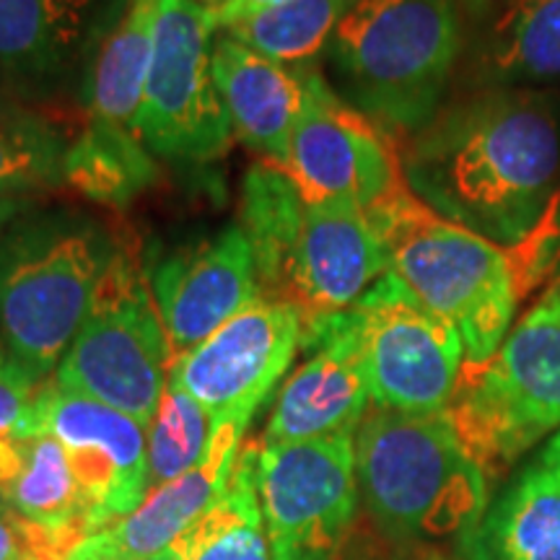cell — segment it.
I'll return each mask as SVG.
<instances>
[{"instance_id":"ab89813d","label":"cell","mask_w":560,"mask_h":560,"mask_svg":"<svg viewBox=\"0 0 560 560\" xmlns=\"http://www.w3.org/2000/svg\"><path fill=\"white\" fill-rule=\"evenodd\" d=\"M136 560H182V558L172 548H164L161 552H156V556H145V558H136Z\"/></svg>"},{"instance_id":"d6a6232c","label":"cell","mask_w":560,"mask_h":560,"mask_svg":"<svg viewBox=\"0 0 560 560\" xmlns=\"http://www.w3.org/2000/svg\"><path fill=\"white\" fill-rule=\"evenodd\" d=\"M280 3H289V0H226V3L219 5V9L208 11L210 16V24H213V30H226V26L236 24L240 19H247L252 13H260V11H268L272 5H280Z\"/></svg>"},{"instance_id":"ffe728a7","label":"cell","mask_w":560,"mask_h":560,"mask_svg":"<svg viewBox=\"0 0 560 560\" xmlns=\"http://www.w3.org/2000/svg\"><path fill=\"white\" fill-rule=\"evenodd\" d=\"M459 552L470 560H560V431L488 503Z\"/></svg>"},{"instance_id":"9a60e30c","label":"cell","mask_w":560,"mask_h":560,"mask_svg":"<svg viewBox=\"0 0 560 560\" xmlns=\"http://www.w3.org/2000/svg\"><path fill=\"white\" fill-rule=\"evenodd\" d=\"M153 301L174 355L187 353L262 296L242 226L182 244L153 265Z\"/></svg>"},{"instance_id":"e575fe53","label":"cell","mask_w":560,"mask_h":560,"mask_svg":"<svg viewBox=\"0 0 560 560\" xmlns=\"http://www.w3.org/2000/svg\"><path fill=\"white\" fill-rule=\"evenodd\" d=\"M380 560H470L462 552L457 556H450V552L431 548V545H395L392 542V550Z\"/></svg>"},{"instance_id":"f1b7e54d","label":"cell","mask_w":560,"mask_h":560,"mask_svg":"<svg viewBox=\"0 0 560 560\" xmlns=\"http://www.w3.org/2000/svg\"><path fill=\"white\" fill-rule=\"evenodd\" d=\"M215 423L198 400L166 380L156 416L145 429L149 436L151 488L170 482L198 467L210 450Z\"/></svg>"},{"instance_id":"836d02e7","label":"cell","mask_w":560,"mask_h":560,"mask_svg":"<svg viewBox=\"0 0 560 560\" xmlns=\"http://www.w3.org/2000/svg\"><path fill=\"white\" fill-rule=\"evenodd\" d=\"M21 467H24V450H21L19 441L0 439V486L11 490Z\"/></svg>"},{"instance_id":"d4e9b609","label":"cell","mask_w":560,"mask_h":560,"mask_svg":"<svg viewBox=\"0 0 560 560\" xmlns=\"http://www.w3.org/2000/svg\"><path fill=\"white\" fill-rule=\"evenodd\" d=\"M21 450L24 467L11 486L13 509L45 532L66 560L75 545L86 540L81 493L70 472L66 450L50 433L21 441Z\"/></svg>"},{"instance_id":"f35d334b","label":"cell","mask_w":560,"mask_h":560,"mask_svg":"<svg viewBox=\"0 0 560 560\" xmlns=\"http://www.w3.org/2000/svg\"><path fill=\"white\" fill-rule=\"evenodd\" d=\"M9 511H16V509H13V501H11V490L0 486V514H9Z\"/></svg>"},{"instance_id":"83f0119b","label":"cell","mask_w":560,"mask_h":560,"mask_svg":"<svg viewBox=\"0 0 560 560\" xmlns=\"http://www.w3.org/2000/svg\"><path fill=\"white\" fill-rule=\"evenodd\" d=\"M70 140L58 125L16 107L0 120V198H30L66 182Z\"/></svg>"},{"instance_id":"603a6c76","label":"cell","mask_w":560,"mask_h":560,"mask_svg":"<svg viewBox=\"0 0 560 560\" xmlns=\"http://www.w3.org/2000/svg\"><path fill=\"white\" fill-rule=\"evenodd\" d=\"M260 441L244 444L229 488L170 548L182 560H272L257 495Z\"/></svg>"},{"instance_id":"44dd1931","label":"cell","mask_w":560,"mask_h":560,"mask_svg":"<svg viewBox=\"0 0 560 560\" xmlns=\"http://www.w3.org/2000/svg\"><path fill=\"white\" fill-rule=\"evenodd\" d=\"M475 73L482 89L560 83V0H501L480 32Z\"/></svg>"},{"instance_id":"5bb4252c","label":"cell","mask_w":560,"mask_h":560,"mask_svg":"<svg viewBox=\"0 0 560 560\" xmlns=\"http://www.w3.org/2000/svg\"><path fill=\"white\" fill-rule=\"evenodd\" d=\"M389 272V255L369 210L350 202L306 206L276 296L296 306L304 325L359 304Z\"/></svg>"},{"instance_id":"7402d4cb","label":"cell","mask_w":560,"mask_h":560,"mask_svg":"<svg viewBox=\"0 0 560 560\" xmlns=\"http://www.w3.org/2000/svg\"><path fill=\"white\" fill-rule=\"evenodd\" d=\"M156 13L159 0H130L96 47L81 96L89 122L138 136V112L153 58Z\"/></svg>"},{"instance_id":"b9f144b4","label":"cell","mask_w":560,"mask_h":560,"mask_svg":"<svg viewBox=\"0 0 560 560\" xmlns=\"http://www.w3.org/2000/svg\"><path fill=\"white\" fill-rule=\"evenodd\" d=\"M19 560H55L50 556H37V552H30V556H21Z\"/></svg>"},{"instance_id":"8992f818","label":"cell","mask_w":560,"mask_h":560,"mask_svg":"<svg viewBox=\"0 0 560 560\" xmlns=\"http://www.w3.org/2000/svg\"><path fill=\"white\" fill-rule=\"evenodd\" d=\"M446 416L488 475L560 431V278L482 366L462 371Z\"/></svg>"},{"instance_id":"cb8c5ba5","label":"cell","mask_w":560,"mask_h":560,"mask_svg":"<svg viewBox=\"0 0 560 560\" xmlns=\"http://www.w3.org/2000/svg\"><path fill=\"white\" fill-rule=\"evenodd\" d=\"M159 179V164L138 136L86 122L66 153V182L83 198L125 208Z\"/></svg>"},{"instance_id":"52a82bcc","label":"cell","mask_w":560,"mask_h":560,"mask_svg":"<svg viewBox=\"0 0 560 560\" xmlns=\"http://www.w3.org/2000/svg\"><path fill=\"white\" fill-rule=\"evenodd\" d=\"M170 366L172 346L149 280L130 252L120 247L52 382L149 429L164 397Z\"/></svg>"},{"instance_id":"ac0fdd59","label":"cell","mask_w":560,"mask_h":560,"mask_svg":"<svg viewBox=\"0 0 560 560\" xmlns=\"http://www.w3.org/2000/svg\"><path fill=\"white\" fill-rule=\"evenodd\" d=\"M213 79L234 136L272 164L283 161L301 117L332 89L319 66H280L229 34L213 39Z\"/></svg>"},{"instance_id":"7c38bea8","label":"cell","mask_w":560,"mask_h":560,"mask_svg":"<svg viewBox=\"0 0 560 560\" xmlns=\"http://www.w3.org/2000/svg\"><path fill=\"white\" fill-rule=\"evenodd\" d=\"M42 433L66 450L81 493L86 537L120 522L151 490L145 425L79 392L45 382L37 392Z\"/></svg>"},{"instance_id":"6da1fadb","label":"cell","mask_w":560,"mask_h":560,"mask_svg":"<svg viewBox=\"0 0 560 560\" xmlns=\"http://www.w3.org/2000/svg\"><path fill=\"white\" fill-rule=\"evenodd\" d=\"M402 172L439 215L514 249L560 190V94L480 89L412 136Z\"/></svg>"},{"instance_id":"8d00e7d4","label":"cell","mask_w":560,"mask_h":560,"mask_svg":"<svg viewBox=\"0 0 560 560\" xmlns=\"http://www.w3.org/2000/svg\"><path fill=\"white\" fill-rule=\"evenodd\" d=\"M0 376H24V374H21V371H19L16 366H13L9 355H5V350H3V342H0ZM24 380H26V376H24Z\"/></svg>"},{"instance_id":"d6986e66","label":"cell","mask_w":560,"mask_h":560,"mask_svg":"<svg viewBox=\"0 0 560 560\" xmlns=\"http://www.w3.org/2000/svg\"><path fill=\"white\" fill-rule=\"evenodd\" d=\"M247 425L244 420L215 425L210 450L198 467L151 488L132 514L81 540L66 560H136L170 548L229 488Z\"/></svg>"},{"instance_id":"3957f363","label":"cell","mask_w":560,"mask_h":560,"mask_svg":"<svg viewBox=\"0 0 560 560\" xmlns=\"http://www.w3.org/2000/svg\"><path fill=\"white\" fill-rule=\"evenodd\" d=\"M355 478L389 542L467 537L488 509V472L446 412L371 408L353 433Z\"/></svg>"},{"instance_id":"60d3db41","label":"cell","mask_w":560,"mask_h":560,"mask_svg":"<svg viewBox=\"0 0 560 560\" xmlns=\"http://www.w3.org/2000/svg\"><path fill=\"white\" fill-rule=\"evenodd\" d=\"M195 3H198V5H202V9L213 11V9H219V5H223V3H226V0H195Z\"/></svg>"},{"instance_id":"7bdbcfd3","label":"cell","mask_w":560,"mask_h":560,"mask_svg":"<svg viewBox=\"0 0 560 560\" xmlns=\"http://www.w3.org/2000/svg\"><path fill=\"white\" fill-rule=\"evenodd\" d=\"M480 3H493V0H480Z\"/></svg>"},{"instance_id":"74e56055","label":"cell","mask_w":560,"mask_h":560,"mask_svg":"<svg viewBox=\"0 0 560 560\" xmlns=\"http://www.w3.org/2000/svg\"><path fill=\"white\" fill-rule=\"evenodd\" d=\"M16 107H19V104L9 100V94H5V89H3V79H0V120H3V117Z\"/></svg>"},{"instance_id":"277c9868","label":"cell","mask_w":560,"mask_h":560,"mask_svg":"<svg viewBox=\"0 0 560 560\" xmlns=\"http://www.w3.org/2000/svg\"><path fill=\"white\" fill-rule=\"evenodd\" d=\"M459 47L457 0H355L327 58L350 107L416 136L441 112Z\"/></svg>"},{"instance_id":"4dcf8cb0","label":"cell","mask_w":560,"mask_h":560,"mask_svg":"<svg viewBox=\"0 0 560 560\" xmlns=\"http://www.w3.org/2000/svg\"><path fill=\"white\" fill-rule=\"evenodd\" d=\"M37 384L24 376H0V439L32 441L39 436Z\"/></svg>"},{"instance_id":"5b68a950","label":"cell","mask_w":560,"mask_h":560,"mask_svg":"<svg viewBox=\"0 0 560 560\" xmlns=\"http://www.w3.org/2000/svg\"><path fill=\"white\" fill-rule=\"evenodd\" d=\"M389 270L457 330L465 369L482 366L511 330L520 289L509 249L431 210L410 187L369 210Z\"/></svg>"},{"instance_id":"30bf717a","label":"cell","mask_w":560,"mask_h":560,"mask_svg":"<svg viewBox=\"0 0 560 560\" xmlns=\"http://www.w3.org/2000/svg\"><path fill=\"white\" fill-rule=\"evenodd\" d=\"M257 495L272 560H340L361 501L353 433L260 441Z\"/></svg>"},{"instance_id":"ba28073f","label":"cell","mask_w":560,"mask_h":560,"mask_svg":"<svg viewBox=\"0 0 560 560\" xmlns=\"http://www.w3.org/2000/svg\"><path fill=\"white\" fill-rule=\"evenodd\" d=\"M213 32L195 0H159L138 112V138L153 159L208 164L226 156L234 130L213 79Z\"/></svg>"},{"instance_id":"4316f807","label":"cell","mask_w":560,"mask_h":560,"mask_svg":"<svg viewBox=\"0 0 560 560\" xmlns=\"http://www.w3.org/2000/svg\"><path fill=\"white\" fill-rule=\"evenodd\" d=\"M355 0H289L221 30L249 50L291 68H314Z\"/></svg>"},{"instance_id":"1f68e13d","label":"cell","mask_w":560,"mask_h":560,"mask_svg":"<svg viewBox=\"0 0 560 560\" xmlns=\"http://www.w3.org/2000/svg\"><path fill=\"white\" fill-rule=\"evenodd\" d=\"M30 552L62 560L60 550L55 548L50 537L39 527H34L32 522H26L19 511L0 514V558L19 560L21 556H30Z\"/></svg>"},{"instance_id":"ee69618b","label":"cell","mask_w":560,"mask_h":560,"mask_svg":"<svg viewBox=\"0 0 560 560\" xmlns=\"http://www.w3.org/2000/svg\"><path fill=\"white\" fill-rule=\"evenodd\" d=\"M0 560H9V558H0Z\"/></svg>"},{"instance_id":"9c48e42d","label":"cell","mask_w":560,"mask_h":560,"mask_svg":"<svg viewBox=\"0 0 560 560\" xmlns=\"http://www.w3.org/2000/svg\"><path fill=\"white\" fill-rule=\"evenodd\" d=\"M374 408L446 412L457 395L465 348L457 330L384 272L350 310Z\"/></svg>"},{"instance_id":"2e32d148","label":"cell","mask_w":560,"mask_h":560,"mask_svg":"<svg viewBox=\"0 0 560 560\" xmlns=\"http://www.w3.org/2000/svg\"><path fill=\"white\" fill-rule=\"evenodd\" d=\"M130 0H0V79L47 96L81 75Z\"/></svg>"},{"instance_id":"e0dca14e","label":"cell","mask_w":560,"mask_h":560,"mask_svg":"<svg viewBox=\"0 0 560 560\" xmlns=\"http://www.w3.org/2000/svg\"><path fill=\"white\" fill-rule=\"evenodd\" d=\"M301 348L310 355L280 387L265 444L355 433L369 412L371 392L350 310L304 325Z\"/></svg>"},{"instance_id":"4fadbf2b","label":"cell","mask_w":560,"mask_h":560,"mask_svg":"<svg viewBox=\"0 0 560 560\" xmlns=\"http://www.w3.org/2000/svg\"><path fill=\"white\" fill-rule=\"evenodd\" d=\"M278 166L306 206L350 202L371 210L408 187L389 132L335 89L301 117Z\"/></svg>"},{"instance_id":"f546056e","label":"cell","mask_w":560,"mask_h":560,"mask_svg":"<svg viewBox=\"0 0 560 560\" xmlns=\"http://www.w3.org/2000/svg\"><path fill=\"white\" fill-rule=\"evenodd\" d=\"M514 265L520 299H527L540 285H548L560 278V190L545 210L542 221L532 229V234L514 249H509Z\"/></svg>"},{"instance_id":"8fae6325","label":"cell","mask_w":560,"mask_h":560,"mask_svg":"<svg viewBox=\"0 0 560 560\" xmlns=\"http://www.w3.org/2000/svg\"><path fill=\"white\" fill-rule=\"evenodd\" d=\"M304 338V319L289 301L260 296L210 338L174 355L170 382L198 400L213 423L244 420L268 400Z\"/></svg>"},{"instance_id":"7a4b0ae2","label":"cell","mask_w":560,"mask_h":560,"mask_svg":"<svg viewBox=\"0 0 560 560\" xmlns=\"http://www.w3.org/2000/svg\"><path fill=\"white\" fill-rule=\"evenodd\" d=\"M117 252L81 210H26L0 231V342L32 384L58 371Z\"/></svg>"},{"instance_id":"484cf974","label":"cell","mask_w":560,"mask_h":560,"mask_svg":"<svg viewBox=\"0 0 560 560\" xmlns=\"http://www.w3.org/2000/svg\"><path fill=\"white\" fill-rule=\"evenodd\" d=\"M306 202L272 161H257L242 182V229L255 255L262 296H276Z\"/></svg>"},{"instance_id":"d590c367","label":"cell","mask_w":560,"mask_h":560,"mask_svg":"<svg viewBox=\"0 0 560 560\" xmlns=\"http://www.w3.org/2000/svg\"><path fill=\"white\" fill-rule=\"evenodd\" d=\"M30 210V198H0V231Z\"/></svg>"}]
</instances>
